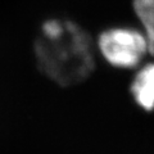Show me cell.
<instances>
[{
  "mask_svg": "<svg viewBox=\"0 0 154 154\" xmlns=\"http://www.w3.org/2000/svg\"><path fill=\"white\" fill-rule=\"evenodd\" d=\"M33 50L38 69L60 86L82 82L95 67L91 37L68 21L45 22L33 42Z\"/></svg>",
  "mask_w": 154,
  "mask_h": 154,
  "instance_id": "cell-1",
  "label": "cell"
},
{
  "mask_svg": "<svg viewBox=\"0 0 154 154\" xmlns=\"http://www.w3.org/2000/svg\"><path fill=\"white\" fill-rule=\"evenodd\" d=\"M98 48L105 60L118 68L139 66L148 50L144 33L130 28H112L100 33Z\"/></svg>",
  "mask_w": 154,
  "mask_h": 154,
  "instance_id": "cell-2",
  "label": "cell"
},
{
  "mask_svg": "<svg viewBox=\"0 0 154 154\" xmlns=\"http://www.w3.org/2000/svg\"><path fill=\"white\" fill-rule=\"evenodd\" d=\"M134 99L143 109H154V63L146 64L135 76L131 85Z\"/></svg>",
  "mask_w": 154,
  "mask_h": 154,
  "instance_id": "cell-3",
  "label": "cell"
},
{
  "mask_svg": "<svg viewBox=\"0 0 154 154\" xmlns=\"http://www.w3.org/2000/svg\"><path fill=\"white\" fill-rule=\"evenodd\" d=\"M134 11L144 27L148 50L154 57V0H134Z\"/></svg>",
  "mask_w": 154,
  "mask_h": 154,
  "instance_id": "cell-4",
  "label": "cell"
}]
</instances>
